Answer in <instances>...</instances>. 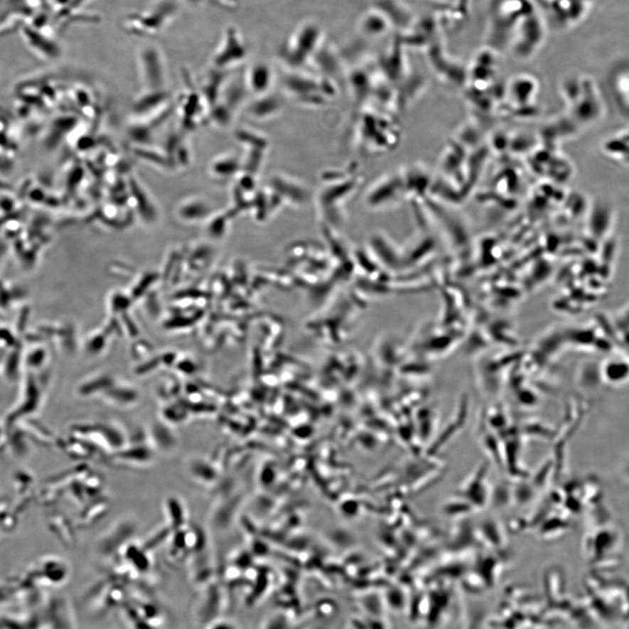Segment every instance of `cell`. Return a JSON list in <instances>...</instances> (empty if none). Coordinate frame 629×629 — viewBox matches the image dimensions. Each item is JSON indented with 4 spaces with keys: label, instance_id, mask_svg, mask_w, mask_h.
<instances>
[{
    "label": "cell",
    "instance_id": "6da1fadb",
    "mask_svg": "<svg viewBox=\"0 0 629 629\" xmlns=\"http://www.w3.org/2000/svg\"><path fill=\"white\" fill-rule=\"evenodd\" d=\"M467 485L465 486V495L468 499V503L475 508H482L489 502L490 490L485 481V468H480L478 471L474 473L468 479Z\"/></svg>",
    "mask_w": 629,
    "mask_h": 629
}]
</instances>
